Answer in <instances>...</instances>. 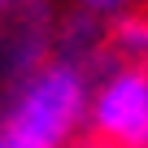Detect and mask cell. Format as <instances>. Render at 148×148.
<instances>
[{"mask_svg": "<svg viewBox=\"0 0 148 148\" xmlns=\"http://www.w3.org/2000/svg\"><path fill=\"white\" fill-rule=\"evenodd\" d=\"M57 22L61 13L52 0H0V87L5 92H13L52 61Z\"/></svg>", "mask_w": 148, "mask_h": 148, "instance_id": "cell-1", "label": "cell"}, {"mask_svg": "<svg viewBox=\"0 0 148 148\" xmlns=\"http://www.w3.org/2000/svg\"><path fill=\"white\" fill-rule=\"evenodd\" d=\"M92 135L118 148H148V70H113L92 87Z\"/></svg>", "mask_w": 148, "mask_h": 148, "instance_id": "cell-2", "label": "cell"}, {"mask_svg": "<svg viewBox=\"0 0 148 148\" xmlns=\"http://www.w3.org/2000/svg\"><path fill=\"white\" fill-rule=\"evenodd\" d=\"M109 61L113 70H148V13L144 9L109 18Z\"/></svg>", "mask_w": 148, "mask_h": 148, "instance_id": "cell-3", "label": "cell"}, {"mask_svg": "<svg viewBox=\"0 0 148 148\" xmlns=\"http://www.w3.org/2000/svg\"><path fill=\"white\" fill-rule=\"evenodd\" d=\"M74 9H87V13H96V18H118V13H131V9H139L144 0H70Z\"/></svg>", "mask_w": 148, "mask_h": 148, "instance_id": "cell-4", "label": "cell"}, {"mask_svg": "<svg viewBox=\"0 0 148 148\" xmlns=\"http://www.w3.org/2000/svg\"><path fill=\"white\" fill-rule=\"evenodd\" d=\"M79 148H118V144H109V139H100V135H92V139H83Z\"/></svg>", "mask_w": 148, "mask_h": 148, "instance_id": "cell-5", "label": "cell"}]
</instances>
